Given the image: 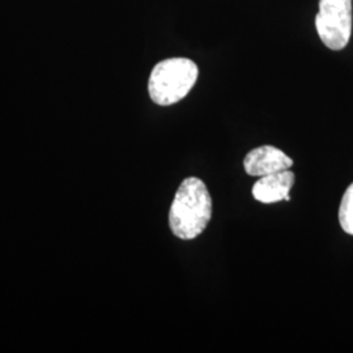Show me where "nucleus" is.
I'll return each mask as SVG.
<instances>
[{
  "label": "nucleus",
  "mask_w": 353,
  "mask_h": 353,
  "mask_svg": "<svg viewBox=\"0 0 353 353\" xmlns=\"http://www.w3.org/2000/svg\"><path fill=\"white\" fill-rule=\"evenodd\" d=\"M294 185V174L288 170L261 176L252 186V196L258 202L271 203L290 201V192Z\"/></svg>",
  "instance_id": "nucleus-5"
},
{
  "label": "nucleus",
  "mask_w": 353,
  "mask_h": 353,
  "mask_svg": "<svg viewBox=\"0 0 353 353\" xmlns=\"http://www.w3.org/2000/svg\"><path fill=\"white\" fill-rule=\"evenodd\" d=\"M212 217V199L202 179L190 176L178 188L169 211V225L181 240L201 236Z\"/></svg>",
  "instance_id": "nucleus-1"
},
{
  "label": "nucleus",
  "mask_w": 353,
  "mask_h": 353,
  "mask_svg": "<svg viewBox=\"0 0 353 353\" xmlns=\"http://www.w3.org/2000/svg\"><path fill=\"white\" fill-rule=\"evenodd\" d=\"M293 160L279 148L271 145L258 147L249 152L243 160L245 170L249 176H263L288 170Z\"/></svg>",
  "instance_id": "nucleus-4"
},
{
  "label": "nucleus",
  "mask_w": 353,
  "mask_h": 353,
  "mask_svg": "<svg viewBox=\"0 0 353 353\" xmlns=\"http://www.w3.org/2000/svg\"><path fill=\"white\" fill-rule=\"evenodd\" d=\"M339 221L341 229L353 236V183L343 195L339 208Z\"/></svg>",
  "instance_id": "nucleus-6"
},
{
  "label": "nucleus",
  "mask_w": 353,
  "mask_h": 353,
  "mask_svg": "<svg viewBox=\"0 0 353 353\" xmlns=\"http://www.w3.org/2000/svg\"><path fill=\"white\" fill-rule=\"evenodd\" d=\"M316 26L325 46L343 50L352 33V0H319Z\"/></svg>",
  "instance_id": "nucleus-3"
},
{
  "label": "nucleus",
  "mask_w": 353,
  "mask_h": 353,
  "mask_svg": "<svg viewBox=\"0 0 353 353\" xmlns=\"http://www.w3.org/2000/svg\"><path fill=\"white\" fill-rule=\"evenodd\" d=\"M198 65L186 58L165 59L152 70L148 92L152 101L169 106L183 100L196 83Z\"/></svg>",
  "instance_id": "nucleus-2"
}]
</instances>
